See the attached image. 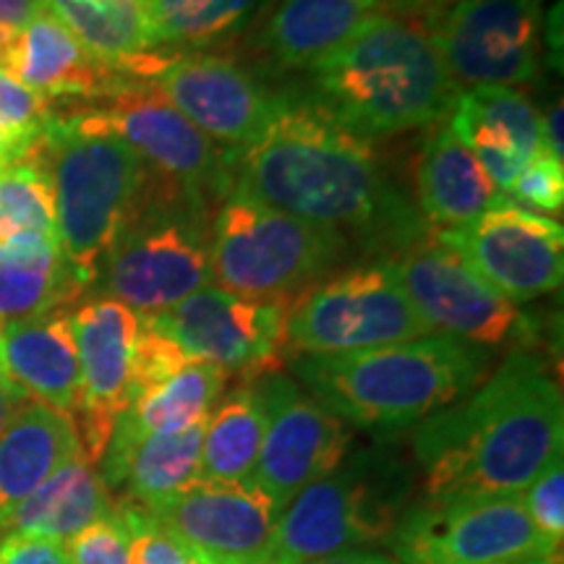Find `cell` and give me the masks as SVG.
<instances>
[{"mask_svg":"<svg viewBox=\"0 0 564 564\" xmlns=\"http://www.w3.org/2000/svg\"><path fill=\"white\" fill-rule=\"evenodd\" d=\"M232 188L299 220L356 236L371 249H408L429 232L364 141L312 102L282 105L257 144L230 152Z\"/></svg>","mask_w":564,"mask_h":564,"instance_id":"1","label":"cell"},{"mask_svg":"<svg viewBox=\"0 0 564 564\" xmlns=\"http://www.w3.org/2000/svg\"><path fill=\"white\" fill-rule=\"evenodd\" d=\"M423 499L514 497L562 455L560 382L539 352L514 348L481 384L413 432Z\"/></svg>","mask_w":564,"mask_h":564,"instance_id":"2","label":"cell"},{"mask_svg":"<svg viewBox=\"0 0 564 564\" xmlns=\"http://www.w3.org/2000/svg\"><path fill=\"white\" fill-rule=\"evenodd\" d=\"M491 350L453 335L343 356H293L306 392L343 423L398 434L457 403L489 377Z\"/></svg>","mask_w":564,"mask_h":564,"instance_id":"3","label":"cell"},{"mask_svg":"<svg viewBox=\"0 0 564 564\" xmlns=\"http://www.w3.org/2000/svg\"><path fill=\"white\" fill-rule=\"evenodd\" d=\"M312 84L314 108L364 141L442 121L463 91L426 26L390 13L316 63Z\"/></svg>","mask_w":564,"mask_h":564,"instance_id":"4","label":"cell"},{"mask_svg":"<svg viewBox=\"0 0 564 564\" xmlns=\"http://www.w3.org/2000/svg\"><path fill=\"white\" fill-rule=\"evenodd\" d=\"M415 470L392 444L348 449L333 474L308 484L280 512L264 564H308L387 544L411 510Z\"/></svg>","mask_w":564,"mask_h":564,"instance_id":"5","label":"cell"},{"mask_svg":"<svg viewBox=\"0 0 564 564\" xmlns=\"http://www.w3.org/2000/svg\"><path fill=\"white\" fill-rule=\"evenodd\" d=\"M32 150L51 175L61 249L89 288L144 194L150 165L121 137L84 126L70 112L55 116Z\"/></svg>","mask_w":564,"mask_h":564,"instance_id":"6","label":"cell"},{"mask_svg":"<svg viewBox=\"0 0 564 564\" xmlns=\"http://www.w3.org/2000/svg\"><path fill=\"white\" fill-rule=\"evenodd\" d=\"M158 181L152 173L95 280L102 285V295L141 316L171 312L183 299L215 285L209 204L160 175Z\"/></svg>","mask_w":564,"mask_h":564,"instance_id":"7","label":"cell"},{"mask_svg":"<svg viewBox=\"0 0 564 564\" xmlns=\"http://www.w3.org/2000/svg\"><path fill=\"white\" fill-rule=\"evenodd\" d=\"M348 246L343 232L299 220L230 188L209 220V257L217 288L246 299L295 301Z\"/></svg>","mask_w":564,"mask_h":564,"instance_id":"8","label":"cell"},{"mask_svg":"<svg viewBox=\"0 0 564 564\" xmlns=\"http://www.w3.org/2000/svg\"><path fill=\"white\" fill-rule=\"evenodd\" d=\"M436 335L413 306L390 262L361 264L316 282L293 301L285 350L343 356Z\"/></svg>","mask_w":564,"mask_h":564,"instance_id":"9","label":"cell"},{"mask_svg":"<svg viewBox=\"0 0 564 564\" xmlns=\"http://www.w3.org/2000/svg\"><path fill=\"white\" fill-rule=\"evenodd\" d=\"M400 564H514L560 556L514 497L421 499L387 544Z\"/></svg>","mask_w":564,"mask_h":564,"instance_id":"10","label":"cell"},{"mask_svg":"<svg viewBox=\"0 0 564 564\" xmlns=\"http://www.w3.org/2000/svg\"><path fill=\"white\" fill-rule=\"evenodd\" d=\"M76 121L121 137L160 178L204 204L232 188L230 152L188 123L147 79H126L102 108L70 112Z\"/></svg>","mask_w":564,"mask_h":564,"instance_id":"11","label":"cell"},{"mask_svg":"<svg viewBox=\"0 0 564 564\" xmlns=\"http://www.w3.org/2000/svg\"><path fill=\"white\" fill-rule=\"evenodd\" d=\"M293 301L246 299L209 285L183 299L171 312L144 322L173 340L192 361L217 366L246 382L280 371L285 322Z\"/></svg>","mask_w":564,"mask_h":564,"instance_id":"12","label":"cell"},{"mask_svg":"<svg viewBox=\"0 0 564 564\" xmlns=\"http://www.w3.org/2000/svg\"><path fill=\"white\" fill-rule=\"evenodd\" d=\"M384 262L398 272L413 306L440 335L497 348L525 333L518 303L494 291L481 274L432 230Z\"/></svg>","mask_w":564,"mask_h":564,"instance_id":"13","label":"cell"},{"mask_svg":"<svg viewBox=\"0 0 564 564\" xmlns=\"http://www.w3.org/2000/svg\"><path fill=\"white\" fill-rule=\"evenodd\" d=\"M434 236L512 303L541 299L562 285V225L505 194L474 223Z\"/></svg>","mask_w":564,"mask_h":564,"instance_id":"14","label":"cell"},{"mask_svg":"<svg viewBox=\"0 0 564 564\" xmlns=\"http://www.w3.org/2000/svg\"><path fill=\"white\" fill-rule=\"evenodd\" d=\"M429 34L460 89L539 79V0H460Z\"/></svg>","mask_w":564,"mask_h":564,"instance_id":"15","label":"cell"},{"mask_svg":"<svg viewBox=\"0 0 564 564\" xmlns=\"http://www.w3.org/2000/svg\"><path fill=\"white\" fill-rule=\"evenodd\" d=\"M257 387L264 400L267 432L251 484L282 512L295 494L333 474L348 455L352 436L348 423L322 408L285 373H264Z\"/></svg>","mask_w":564,"mask_h":564,"instance_id":"16","label":"cell"},{"mask_svg":"<svg viewBox=\"0 0 564 564\" xmlns=\"http://www.w3.org/2000/svg\"><path fill=\"white\" fill-rule=\"evenodd\" d=\"M154 89L228 152H243L264 137L285 100L249 70L220 55H178L154 70Z\"/></svg>","mask_w":564,"mask_h":564,"instance_id":"17","label":"cell"},{"mask_svg":"<svg viewBox=\"0 0 564 564\" xmlns=\"http://www.w3.org/2000/svg\"><path fill=\"white\" fill-rule=\"evenodd\" d=\"M150 512L196 562L264 564L280 520L251 481H194Z\"/></svg>","mask_w":564,"mask_h":564,"instance_id":"18","label":"cell"},{"mask_svg":"<svg viewBox=\"0 0 564 564\" xmlns=\"http://www.w3.org/2000/svg\"><path fill=\"white\" fill-rule=\"evenodd\" d=\"M82 369V400L74 421L84 457L100 463L118 415L131 394L133 352L141 333V314L126 303L100 295L70 312Z\"/></svg>","mask_w":564,"mask_h":564,"instance_id":"19","label":"cell"},{"mask_svg":"<svg viewBox=\"0 0 564 564\" xmlns=\"http://www.w3.org/2000/svg\"><path fill=\"white\" fill-rule=\"evenodd\" d=\"M0 382L21 400L74 419L82 400V369L70 312L0 327Z\"/></svg>","mask_w":564,"mask_h":564,"instance_id":"20","label":"cell"},{"mask_svg":"<svg viewBox=\"0 0 564 564\" xmlns=\"http://www.w3.org/2000/svg\"><path fill=\"white\" fill-rule=\"evenodd\" d=\"M3 68L42 100H108L131 79L97 61L47 6L17 34Z\"/></svg>","mask_w":564,"mask_h":564,"instance_id":"21","label":"cell"},{"mask_svg":"<svg viewBox=\"0 0 564 564\" xmlns=\"http://www.w3.org/2000/svg\"><path fill=\"white\" fill-rule=\"evenodd\" d=\"M449 118L457 139L476 154L505 196L525 162L544 152L539 110L512 87L465 89L457 95Z\"/></svg>","mask_w":564,"mask_h":564,"instance_id":"22","label":"cell"},{"mask_svg":"<svg viewBox=\"0 0 564 564\" xmlns=\"http://www.w3.org/2000/svg\"><path fill=\"white\" fill-rule=\"evenodd\" d=\"M79 455V429L70 415L30 400L11 415L0 432V539L13 510Z\"/></svg>","mask_w":564,"mask_h":564,"instance_id":"23","label":"cell"},{"mask_svg":"<svg viewBox=\"0 0 564 564\" xmlns=\"http://www.w3.org/2000/svg\"><path fill=\"white\" fill-rule=\"evenodd\" d=\"M225 382H228V373L217 366L188 361L167 382L137 394L126 405V411L118 415L100 460V474L116 468L150 434L175 432V429L192 426L196 421H207L212 408L223 398Z\"/></svg>","mask_w":564,"mask_h":564,"instance_id":"24","label":"cell"},{"mask_svg":"<svg viewBox=\"0 0 564 564\" xmlns=\"http://www.w3.org/2000/svg\"><path fill=\"white\" fill-rule=\"evenodd\" d=\"M84 291L55 236L21 232L0 243V327L63 312Z\"/></svg>","mask_w":564,"mask_h":564,"instance_id":"25","label":"cell"},{"mask_svg":"<svg viewBox=\"0 0 564 564\" xmlns=\"http://www.w3.org/2000/svg\"><path fill=\"white\" fill-rule=\"evenodd\" d=\"M152 0H45L68 32L105 66L131 79H152L162 66L152 55L158 42L152 30Z\"/></svg>","mask_w":564,"mask_h":564,"instance_id":"26","label":"cell"},{"mask_svg":"<svg viewBox=\"0 0 564 564\" xmlns=\"http://www.w3.org/2000/svg\"><path fill=\"white\" fill-rule=\"evenodd\" d=\"M415 186H419L423 220L440 230L474 223L502 196L486 167L457 139L449 123H442L423 147Z\"/></svg>","mask_w":564,"mask_h":564,"instance_id":"27","label":"cell"},{"mask_svg":"<svg viewBox=\"0 0 564 564\" xmlns=\"http://www.w3.org/2000/svg\"><path fill=\"white\" fill-rule=\"evenodd\" d=\"M379 13L382 0H280L264 26V47L280 66L314 68Z\"/></svg>","mask_w":564,"mask_h":564,"instance_id":"28","label":"cell"},{"mask_svg":"<svg viewBox=\"0 0 564 564\" xmlns=\"http://www.w3.org/2000/svg\"><path fill=\"white\" fill-rule=\"evenodd\" d=\"M116 512L112 494L105 486L95 463L79 455L61 465L45 484L37 486L21 502L9 520L3 535L24 533L42 539L68 541L84 528Z\"/></svg>","mask_w":564,"mask_h":564,"instance_id":"29","label":"cell"},{"mask_svg":"<svg viewBox=\"0 0 564 564\" xmlns=\"http://www.w3.org/2000/svg\"><path fill=\"white\" fill-rule=\"evenodd\" d=\"M204 423L207 421H196L192 426L150 434L141 440L116 468L100 474L108 491H121L118 502L154 510L199 481Z\"/></svg>","mask_w":564,"mask_h":564,"instance_id":"30","label":"cell"},{"mask_svg":"<svg viewBox=\"0 0 564 564\" xmlns=\"http://www.w3.org/2000/svg\"><path fill=\"white\" fill-rule=\"evenodd\" d=\"M264 432L267 411L257 379L223 392L204 423L199 481H251Z\"/></svg>","mask_w":564,"mask_h":564,"instance_id":"31","label":"cell"},{"mask_svg":"<svg viewBox=\"0 0 564 564\" xmlns=\"http://www.w3.org/2000/svg\"><path fill=\"white\" fill-rule=\"evenodd\" d=\"M262 0H152L158 45L204 47L232 37L249 24Z\"/></svg>","mask_w":564,"mask_h":564,"instance_id":"32","label":"cell"},{"mask_svg":"<svg viewBox=\"0 0 564 564\" xmlns=\"http://www.w3.org/2000/svg\"><path fill=\"white\" fill-rule=\"evenodd\" d=\"M21 232L58 238L53 183L34 150L0 167V243Z\"/></svg>","mask_w":564,"mask_h":564,"instance_id":"33","label":"cell"},{"mask_svg":"<svg viewBox=\"0 0 564 564\" xmlns=\"http://www.w3.org/2000/svg\"><path fill=\"white\" fill-rule=\"evenodd\" d=\"M53 118L55 112L47 100L34 95L30 87L13 79L9 70L0 66V129L9 133L21 158L37 144Z\"/></svg>","mask_w":564,"mask_h":564,"instance_id":"34","label":"cell"},{"mask_svg":"<svg viewBox=\"0 0 564 564\" xmlns=\"http://www.w3.org/2000/svg\"><path fill=\"white\" fill-rule=\"evenodd\" d=\"M126 533H129L131 564H196L192 554L183 549L167 528L144 507L131 502H116Z\"/></svg>","mask_w":564,"mask_h":564,"instance_id":"35","label":"cell"},{"mask_svg":"<svg viewBox=\"0 0 564 564\" xmlns=\"http://www.w3.org/2000/svg\"><path fill=\"white\" fill-rule=\"evenodd\" d=\"M63 544H66L68 564H131L129 533L118 507L116 512L95 520Z\"/></svg>","mask_w":564,"mask_h":564,"instance_id":"36","label":"cell"},{"mask_svg":"<svg viewBox=\"0 0 564 564\" xmlns=\"http://www.w3.org/2000/svg\"><path fill=\"white\" fill-rule=\"evenodd\" d=\"M528 518L533 525L546 535L556 546H562L564 539V465L562 455L541 470L539 476L528 484V489L520 494Z\"/></svg>","mask_w":564,"mask_h":564,"instance_id":"37","label":"cell"},{"mask_svg":"<svg viewBox=\"0 0 564 564\" xmlns=\"http://www.w3.org/2000/svg\"><path fill=\"white\" fill-rule=\"evenodd\" d=\"M512 202L523 204L528 209L546 212H562L564 207V162L549 158L546 152H539L535 158L525 162L520 171L518 181L510 188Z\"/></svg>","mask_w":564,"mask_h":564,"instance_id":"38","label":"cell"},{"mask_svg":"<svg viewBox=\"0 0 564 564\" xmlns=\"http://www.w3.org/2000/svg\"><path fill=\"white\" fill-rule=\"evenodd\" d=\"M0 564H68L66 544L42 535L9 533L0 539Z\"/></svg>","mask_w":564,"mask_h":564,"instance_id":"39","label":"cell"},{"mask_svg":"<svg viewBox=\"0 0 564 564\" xmlns=\"http://www.w3.org/2000/svg\"><path fill=\"white\" fill-rule=\"evenodd\" d=\"M45 11V0H0V66L6 53L30 21Z\"/></svg>","mask_w":564,"mask_h":564,"instance_id":"40","label":"cell"},{"mask_svg":"<svg viewBox=\"0 0 564 564\" xmlns=\"http://www.w3.org/2000/svg\"><path fill=\"white\" fill-rule=\"evenodd\" d=\"M457 3H460V0H382V13L419 21V24L429 30V26H434L449 9H455Z\"/></svg>","mask_w":564,"mask_h":564,"instance_id":"41","label":"cell"},{"mask_svg":"<svg viewBox=\"0 0 564 564\" xmlns=\"http://www.w3.org/2000/svg\"><path fill=\"white\" fill-rule=\"evenodd\" d=\"M541 141L549 158L562 160V100H556L552 110L541 118Z\"/></svg>","mask_w":564,"mask_h":564,"instance_id":"42","label":"cell"},{"mask_svg":"<svg viewBox=\"0 0 564 564\" xmlns=\"http://www.w3.org/2000/svg\"><path fill=\"white\" fill-rule=\"evenodd\" d=\"M308 564H400V562L382 552H371V549H350V552L324 556V560H316Z\"/></svg>","mask_w":564,"mask_h":564,"instance_id":"43","label":"cell"},{"mask_svg":"<svg viewBox=\"0 0 564 564\" xmlns=\"http://www.w3.org/2000/svg\"><path fill=\"white\" fill-rule=\"evenodd\" d=\"M24 403H26V400H21L17 392H11L9 387L0 382V432H3L6 423L11 421V415L17 413Z\"/></svg>","mask_w":564,"mask_h":564,"instance_id":"44","label":"cell"},{"mask_svg":"<svg viewBox=\"0 0 564 564\" xmlns=\"http://www.w3.org/2000/svg\"><path fill=\"white\" fill-rule=\"evenodd\" d=\"M19 158H21V152L17 150V144H13L9 133L0 129V167H6L9 162L19 160Z\"/></svg>","mask_w":564,"mask_h":564,"instance_id":"45","label":"cell"},{"mask_svg":"<svg viewBox=\"0 0 564 564\" xmlns=\"http://www.w3.org/2000/svg\"><path fill=\"white\" fill-rule=\"evenodd\" d=\"M514 564H562L560 556H546V560H525V562H514Z\"/></svg>","mask_w":564,"mask_h":564,"instance_id":"46","label":"cell"},{"mask_svg":"<svg viewBox=\"0 0 564 564\" xmlns=\"http://www.w3.org/2000/svg\"><path fill=\"white\" fill-rule=\"evenodd\" d=\"M196 564H238V562H196Z\"/></svg>","mask_w":564,"mask_h":564,"instance_id":"47","label":"cell"}]
</instances>
